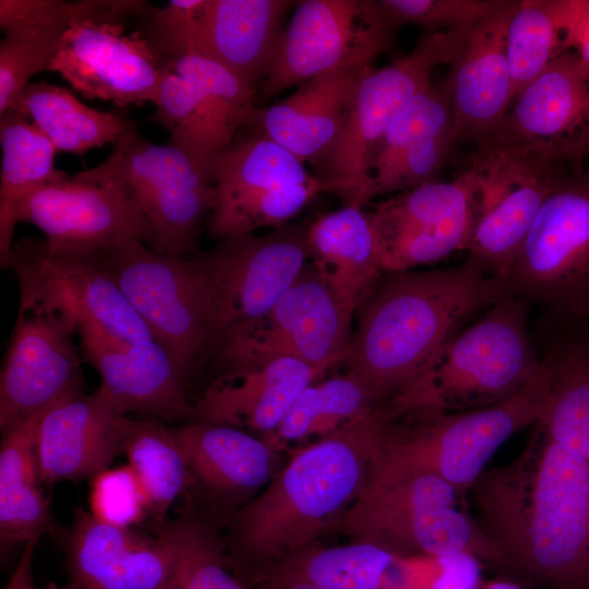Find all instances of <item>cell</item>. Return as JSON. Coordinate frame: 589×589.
I'll use <instances>...</instances> for the list:
<instances>
[{"instance_id":"obj_1","label":"cell","mask_w":589,"mask_h":589,"mask_svg":"<svg viewBox=\"0 0 589 589\" xmlns=\"http://www.w3.org/2000/svg\"><path fill=\"white\" fill-rule=\"evenodd\" d=\"M469 492L502 568L546 589H587L589 461L536 423L519 455Z\"/></svg>"},{"instance_id":"obj_2","label":"cell","mask_w":589,"mask_h":589,"mask_svg":"<svg viewBox=\"0 0 589 589\" xmlns=\"http://www.w3.org/2000/svg\"><path fill=\"white\" fill-rule=\"evenodd\" d=\"M500 296L495 278L470 256L444 269L387 273L359 310L342 361L382 407Z\"/></svg>"},{"instance_id":"obj_3","label":"cell","mask_w":589,"mask_h":589,"mask_svg":"<svg viewBox=\"0 0 589 589\" xmlns=\"http://www.w3.org/2000/svg\"><path fill=\"white\" fill-rule=\"evenodd\" d=\"M387 421L375 409L296 454L237 514L238 551L276 560L309 549L366 488L383 449Z\"/></svg>"},{"instance_id":"obj_4","label":"cell","mask_w":589,"mask_h":589,"mask_svg":"<svg viewBox=\"0 0 589 589\" xmlns=\"http://www.w3.org/2000/svg\"><path fill=\"white\" fill-rule=\"evenodd\" d=\"M528 310L525 300L500 296L382 406L387 419L476 410L518 394L541 365L527 327Z\"/></svg>"},{"instance_id":"obj_5","label":"cell","mask_w":589,"mask_h":589,"mask_svg":"<svg viewBox=\"0 0 589 589\" xmlns=\"http://www.w3.org/2000/svg\"><path fill=\"white\" fill-rule=\"evenodd\" d=\"M464 498L435 473L375 466L364 491L334 526L351 541L372 543L396 555L467 553L502 568L500 552L461 509Z\"/></svg>"},{"instance_id":"obj_6","label":"cell","mask_w":589,"mask_h":589,"mask_svg":"<svg viewBox=\"0 0 589 589\" xmlns=\"http://www.w3.org/2000/svg\"><path fill=\"white\" fill-rule=\"evenodd\" d=\"M546 405V374L541 363L524 389L494 406L412 420H387L376 467L435 473L465 497L496 450L517 432L541 421Z\"/></svg>"},{"instance_id":"obj_7","label":"cell","mask_w":589,"mask_h":589,"mask_svg":"<svg viewBox=\"0 0 589 589\" xmlns=\"http://www.w3.org/2000/svg\"><path fill=\"white\" fill-rule=\"evenodd\" d=\"M501 296L536 303L544 315L589 312V168L568 171L543 202L501 279Z\"/></svg>"},{"instance_id":"obj_8","label":"cell","mask_w":589,"mask_h":589,"mask_svg":"<svg viewBox=\"0 0 589 589\" xmlns=\"http://www.w3.org/2000/svg\"><path fill=\"white\" fill-rule=\"evenodd\" d=\"M469 26L435 31L407 56L383 68L364 67L346 124L322 159L320 178L344 205L362 207L370 201L374 153L397 111L428 88L433 70L452 64Z\"/></svg>"},{"instance_id":"obj_9","label":"cell","mask_w":589,"mask_h":589,"mask_svg":"<svg viewBox=\"0 0 589 589\" xmlns=\"http://www.w3.org/2000/svg\"><path fill=\"white\" fill-rule=\"evenodd\" d=\"M19 286L36 290L72 316L82 353H134L156 341L110 277L95 249L55 247L46 239L14 242Z\"/></svg>"},{"instance_id":"obj_10","label":"cell","mask_w":589,"mask_h":589,"mask_svg":"<svg viewBox=\"0 0 589 589\" xmlns=\"http://www.w3.org/2000/svg\"><path fill=\"white\" fill-rule=\"evenodd\" d=\"M95 251L188 382L209 349L207 298L194 255L160 253L137 239Z\"/></svg>"},{"instance_id":"obj_11","label":"cell","mask_w":589,"mask_h":589,"mask_svg":"<svg viewBox=\"0 0 589 589\" xmlns=\"http://www.w3.org/2000/svg\"><path fill=\"white\" fill-rule=\"evenodd\" d=\"M310 225L286 224L262 236L221 240L194 254L208 305L209 349L262 318L310 259Z\"/></svg>"},{"instance_id":"obj_12","label":"cell","mask_w":589,"mask_h":589,"mask_svg":"<svg viewBox=\"0 0 589 589\" xmlns=\"http://www.w3.org/2000/svg\"><path fill=\"white\" fill-rule=\"evenodd\" d=\"M466 168L472 175L478 200L468 256L501 279L543 202L569 170L491 137L476 143Z\"/></svg>"},{"instance_id":"obj_13","label":"cell","mask_w":589,"mask_h":589,"mask_svg":"<svg viewBox=\"0 0 589 589\" xmlns=\"http://www.w3.org/2000/svg\"><path fill=\"white\" fill-rule=\"evenodd\" d=\"M75 323L60 304L20 286V308L0 375V429L84 393Z\"/></svg>"},{"instance_id":"obj_14","label":"cell","mask_w":589,"mask_h":589,"mask_svg":"<svg viewBox=\"0 0 589 589\" xmlns=\"http://www.w3.org/2000/svg\"><path fill=\"white\" fill-rule=\"evenodd\" d=\"M352 315L306 263L273 308L223 342L214 357L220 371L281 356L327 370L346 356Z\"/></svg>"},{"instance_id":"obj_15","label":"cell","mask_w":589,"mask_h":589,"mask_svg":"<svg viewBox=\"0 0 589 589\" xmlns=\"http://www.w3.org/2000/svg\"><path fill=\"white\" fill-rule=\"evenodd\" d=\"M395 31L375 0L301 1L280 35L262 95L273 97L332 70L371 64Z\"/></svg>"},{"instance_id":"obj_16","label":"cell","mask_w":589,"mask_h":589,"mask_svg":"<svg viewBox=\"0 0 589 589\" xmlns=\"http://www.w3.org/2000/svg\"><path fill=\"white\" fill-rule=\"evenodd\" d=\"M121 170L141 226V241L180 257L194 250L201 224L217 203L214 180L183 152L144 139L135 129Z\"/></svg>"},{"instance_id":"obj_17","label":"cell","mask_w":589,"mask_h":589,"mask_svg":"<svg viewBox=\"0 0 589 589\" xmlns=\"http://www.w3.org/2000/svg\"><path fill=\"white\" fill-rule=\"evenodd\" d=\"M478 213L476 185L465 168L378 202L368 216L384 273L406 272L466 250Z\"/></svg>"},{"instance_id":"obj_18","label":"cell","mask_w":589,"mask_h":589,"mask_svg":"<svg viewBox=\"0 0 589 589\" xmlns=\"http://www.w3.org/2000/svg\"><path fill=\"white\" fill-rule=\"evenodd\" d=\"M134 129L122 134L96 167L31 194L20 209V223L40 229L55 247L99 249L130 239L141 241L140 221L121 170Z\"/></svg>"},{"instance_id":"obj_19","label":"cell","mask_w":589,"mask_h":589,"mask_svg":"<svg viewBox=\"0 0 589 589\" xmlns=\"http://www.w3.org/2000/svg\"><path fill=\"white\" fill-rule=\"evenodd\" d=\"M488 137L569 171L589 168V63L574 51L555 58L515 97Z\"/></svg>"},{"instance_id":"obj_20","label":"cell","mask_w":589,"mask_h":589,"mask_svg":"<svg viewBox=\"0 0 589 589\" xmlns=\"http://www.w3.org/2000/svg\"><path fill=\"white\" fill-rule=\"evenodd\" d=\"M122 25L81 23L67 28L48 71L58 72L87 99L119 107L154 103L167 64L142 33Z\"/></svg>"},{"instance_id":"obj_21","label":"cell","mask_w":589,"mask_h":589,"mask_svg":"<svg viewBox=\"0 0 589 589\" xmlns=\"http://www.w3.org/2000/svg\"><path fill=\"white\" fill-rule=\"evenodd\" d=\"M63 543L70 589H172L175 556L157 534L103 522L79 507Z\"/></svg>"},{"instance_id":"obj_22","label":"cell","mask_w":589,"mask_h":589,"mask_svg":"<svg viewBox=\"0 0 589 589\" xmlns=\"http://www.w3.org/2000/svg\"><path fill=\"white\" fill-rule=\"evenodd\" d=\"M519 1L503 0L491 14L469 27L443 84L458 142L474 144L498 128L512 103L506 33Z\"/></svg>"},{"instance_id":"obj_23","label":"cell","mask_w":589,"mask_h":589,"mask_svg":"<svg viewBox=\"0 0 589 589\" xmlns=\"http://www.w3.org/2000/svg\"><path fill=\"white\" fill-rule=\"evenodd\" d=\"M326 370L288 356L221 371L191 405V422L274 433L299 394Z\"/></svg>"},{"instance_id":"obj_24","label":"cell","mask_w":589,"mask_h":589,"mask_svg":"<svg viewBox=\"0 0 589 589\" xmlns=\"http://www.w3.org/2000/svg\"><path fill=\"white\" fill-rule=\"evenodd\" d=\"M286 0H202L187 53L223 65L252 88L265 80L280 39Z\"/></svg>"},{"instance_id":"obj_25","label":"cell","mask_w":589,"mask_h":589,"mask_svg":"<svg viewBox=\"0 0 589 589\" xmlns=\"http://www.w3.org/2000/svg\"><path fill=\"white\" fill-rule=\"evenodd\" d=\"M124 419L96 393L47 410L36 443L41 482L76 481L107 469L122 453Z\"/></svg>"},{"instance_id":"obj_26","label":"cell","mask_w":589,"mask_h":589,"mask_svg":"<svg viewBox=\"0 0 589 589\" xmlns=\"http://www.w3.org/2000/svg\"><path fill=\"white\" fill-rule=\"evenodd\" d=\"M364 67L340 68L312 77L287 98L264 109L254 108L247 124L256 127L261 135L303 164L322 160L346 124Z\"/></svg>"},{"instance_id":"obj_27","label":"cell","mask_w":589,"mask_h":589,"mask_svg":"<svg viewBox=\"0 0 589 589\" xmlns=\"http://www.w3.org/2000/svg\"><path fill=\"white\" fill-rule=\"evenodd\" d=\"M542 320L546 338L539 356L548 405L538 423L554 442L589 461V312Z\"/></svg>"},{"instance_id":"obj_28","label":"cell","mask_w":589,"mask_h":589,"mask_svg":"<svg viewBox=\"0 0 589 589\" xmlns=\"http://www.w3.org/2000/svg\"><path fill=\"white\" fill-rule=\"evenodd\" d=\"M190 476L219 501L239 502L268 480L269 444L238 428L190 422L171 429Z\"/></svg>"},{"instance_id":"obj_29","label":"cell","mask_w":589,"mask_h":589,"mask_svg":"<svg viewBox=\"0 0 589 589\" xmlns=\"http://www.w3.org/2000/svg\"><path fill=\"white\" fill-rule=\"evenodd\" d=\"M312 264L353 313L362 308L383 278L368 213L344 205L310 225Z\"/></svg>"},{"instance_id":"obj_30","label":"cell","mask_w":589,"mask_h":589,"mask_svg":"<svg viewBox=\"0 0 589 589\" xmlns=\"http://www.w3.org/2000/svg\"><path fill=\"white\" fill-rule=\"evenodd\" d=\"M49 410V409H48ZM25 418L2 432L0 447L1 543L13 545L40 536L51 527L49 501L40 489L36 452L43 416Z\"/></svg>"},{"instance_id":"obj_31","label":"cell","mask_w":589,"mask_h":589,"mask_svg":"<svg viewBox=\"0 0 589 589\" xmlns=\"http://www.w3.org/2000/svg\"><path fill=\"white\" fill-rule=\"evenodd\" d=\"M0 265L9 268L23 203L38 189L70 175L55 167V146L15 109L0 116Z\"/></svg>"},{"instance_id":"obj_32","label":"cell","mask_w":589,"mask_h":589,"mask_svg":"<svg viewBox=\"0 0 589 589\" xmlns=\"http://www.w3.org/2000/svg\"><path fill=\"white\" fill-rule=\"evenodd\" d=\"M41 132L57 152L82 155L134 128L117 111H100L81 103L69 89L46 82L29 83L13 108Z\"/></svg>"},{"instance_id":"obj_33","label":"cell","mask_w":589,"mask_h":589,"mask_svg":"<svg viewBox=\"0 0 589 589\" xmlns=\"http://www.w3.org/2000/svg\"><path fill=\"white\" fill-rule=\"evenodd\" d=\"M122 453L145 492L149 513L161 521L191 477L172 430L156 419L125 416Z\"/></svg>"},{"instance_id":"obj_34","label":"cell","mask_w":589,"mask_h":589,"mask_svg":"<svg viewBox=\"0 0 589 589\" xmlns=\"http://www.w3.org/2000/svg\"><path fill=\"white\" fill-rule=\"evenodd\" d=\"M167 64L193 88L217 159L233 144L237 130L247 124L254 109L255 89L223 65L196 53Z\"/></svg>"},{"instance_id":"obj_35","label":"cell","mask_w":589,"mask_h":589,"mask_svg":"<svg viewBox=\"0 0 589 589\" xmlns=\"http://www.w3.org/2000/svg\"><path fill=\"white\" fill-rule=\"evenodd\" d=\"M378 408L368 388L347 372L345 375L309 384L273 434L284 442L315 434L325 436Z\"/></svg>"},{"instance_id":"obj_36","label":"cell","mask_w":589,"mask_h":589,"mask_svg":"<svg viewBox=\"0 0 589 589\" xmlns=\"http://www.w3.org/2000/svg\"><path fill=\"white\" fill-rule=\"evenodd\" d=\"M312 177L294 155L261 134L232 144L213 167L217 194L252 193L297 185Z\"/></svg>"},{"instance_id":"obj_37","label":"cell","mask_w":589,"mask_h":589,"mask_svg":"<svg viewBox=\"0 0 589 589\" xmlns=\"http://www.w3.org/2000/svg\"><path fill=\"white\" fill-rule=\"evenodd\" d=\"M322 192H327L326 183L313 176L297 185L252 193L217 194L216 206L208 219L209 235L224 240L252 235L261 228H279Z\"/></svg>"},{"instance_id":"obj_38","label":"cell","mask_w":589,"mask_h":589,"mask_svg":"<svg viewBox=\"0 0 589 589\" xmlns=\"http://www.w3.org/2000/svg\"><path fill=\"white\" fill-rule=\"evenodd\" d=\"M155 534L175 556L172 589H244L228 572L216 534L195 515L187 512L161 520Z\"/></svg>"},{"instance_id":"obj_39","label":"cell","mask_w":589,"mask_h":589,"mask_svg":"<svg viewBox=\"0 0 589 589\" xmlns=\"http://www.w3.org/2000/svg\"><path fill=\"white\" fill-rule=\"evenodd\" d=\"M396 556L378 545L351 541L298 553L280 574L298 577L318 589H381Z\"/></svg>"},{"instance_id":"obj_40","label":"cell","mask_w":589,"mask_h":589,"mask_svg":"<svg viewBox=\"0 0 589 589\" xmlns=\"http://www.w3.org/2000/svg\"><path fill=\"white\" fill-rule=\"evenodd\" d=\"M566 52L545 0H520L506 33V57L515 97Z\"/></svg>"},{"instance_id":"obj_41","label":"cell","mask_w":589,"mask_h":589,"mask_svg":"<svg viewBox=\"0 0 589 589\" xmlns=\"http://www.w3.org/2000/svg\"><path fill=\"white\" fill-rule=\"evenodd\" d=\"M152 8L142 0H0V27L5 34L27 28H68L81 23L123 26Z\"/></svg>"},{"instance_id":"obj_42","label":"cell","mask_w":589,"mask_h":589,"mask_svg":"<svg viewBox=\"0 0 589 589\" xmlns=\"http://www.w3.org/2000/svg\"><path fill=\"white\" fill-rule=\"evenodd\" d=\"M148 120L169 134V144L183 152L197 168L213 179L215 156L208 141L196 95L191 85L169 64L154 99Z\"/></svg>"},{"instance_id":"obj_43","label":"cell","mask_w":589,"mask_h":589,"mask_svg":"<svg viewBox=\"0 0 589 589\" xmlns=\"http://www.w3.org/2000/svg\"><path fill=\"white\" fill-rule=\"evenodd\" d=\"M447 134L457 137L452 107L444 86L431 84L392 118L374 153L371 178L406 149Z\"/></svg>"},{"instance_id":"obj_44","label":"cell","mask_w":589,"mask_h":589,"mask_svg":"<svg viewBox=\"0 0 589 589\" xmlns=\"http://www.w3.org/2000/svg\"><path fill=\"white\" fill-rule=\"evenodd\" d=\"M67 28L8 32L0 43V116L13 109L31 77L48 70Z\"/></svg>"},{"instance_id":"obj_45","label":"cell","mask_w":589,"mask_h":589,"mask_svg":"<svg viewBox=\"0 0 589 589\" xmlns=\"http://www.w3.org/2000/svg\"><path fill=\"white\" fill-rule=\"evenodd\" d=\"M481 564L467 553L397 555L381 589H479Z\"/></svg>"},{"instance_id":"obj_46","label":"cell","mask_w":589,"mask_h":589,"mask_svg":"<svg viewBox=\"0 0 589 589\" xmlns=\"http://www.w3.org/2000/svg\"><path fill=\"white\" fill-rule=\"evenodd\" d=\"M89 505L98 520L122 528H132L149 513L145 492L129 465L93 477Z\"/></svg>"},{"instance_id":"obj_47","label":"cell","mask_w":589,"mask_h":589,"mask_svg":"<svg viewBox=\"0 0 589 589\" xmlns=\"http://www.w3.org/2000/svg\"><path fill=\"white\" fill-rule=\"evenodd\" d=\"M394 28L406 23L426 27L471 26L496 10L503 0H377Z\"/></svg>"},{"instance_id":"obj_48","label":"cell","mask_w":589,"mask_h":589,"mask_svg":"<svg viewBox=\"0 0 589 589\" xmlns=\"http://www.w3.org/2000/svg\"><path fill=\"white\" fill-rule=\"evenodd\" d=\"M564 48L589 63V0H545Z\"/></svg>"},{"instance_id":"obj_49","label":"cell","mask_w":589,"mask_h":589,"mask_svg":"<svg viewBox=\"0 0 589 589\" xmlns=\"http://www.w3.org/2000/svg\"><path fill=\"white\" fill-rule=\"evenodd\" d=\"M38 540V538L33 539L24 545L22 557L4 589H70L68 586L57 587L52 584L44 588H38L35 585L32 573V564L35 546Z\"/></svg>"},{"instance_id":"obj_50","label":"cell","mask_w":589,"mask_h":589,"mask_svg":"<svg viewBox=\"0 0 589 589\" xmlns=\"http://www.w3.org/2000/svg\"><path fill=\"white\" fill-rule=\"evenodd\" d=\"M277 586L280 589H318L303 579L285 574H280Z\"/></svg>"},{"instance_id":"obj_51","label":"cell","mask_w":589,"mask_h":589,"mask_svg":"<svg viewBox=\"0 0 589 589\" xmlns=\"http://www.w3.org/2000/svg\"><path fill=\"white\" fill-rule=\"evenodd\" d=\"M479 589H526V588L515 582L507 581V580H494V581L486 582L485 585H481Z\"/></svg>"},{"instance_id":"obj_52","label":"cell","mask_w":589,"mask_h":589,"mask_svg":"<svg viewBox=\"0 0 589 589\" xmlns=\"http://www.w3.org/2000/svg\"><path fill=\"white\" fill-rule=\"evenodd\" d=\"M587 589H589V540H588V558H587Z\"/></svg>"},{"instance_id":"obj_53","label":"cell","mask_w":589,"mask_h":589,"mask_svg":"<svg viewBox=\"0 0 589 589\" xmlns=\"http://www.w3.org/2000/svg\"><path fill=\"white\" fill-rule=\"evenodd\" d=\"M267 589H280L277 585L273 587H268Z\"/></svg>"}]
</instances>
